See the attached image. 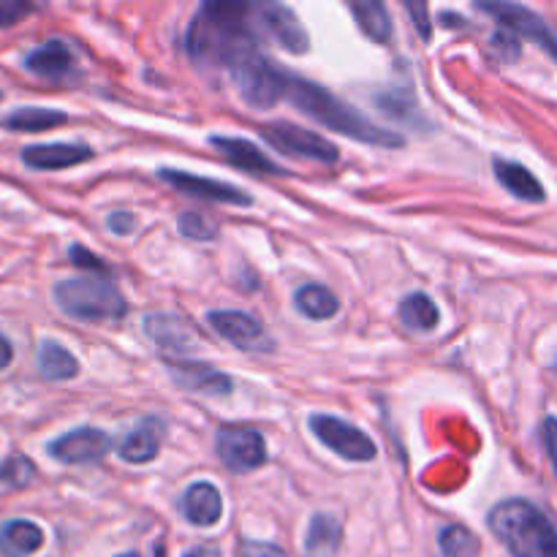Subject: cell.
Returning <instances> with one entry per match:
<instances>
[{
  "instance_id": "cell-1",
  "label": "cell",
  "mask_w": 557,
  "mask_h": 557,
  "mask_svg": "<svg viewBox=\"0 0 557 557\" xmlns=\"http://www.w3.org/2000/svg\"><path fill=\"white\" fill-rule=\"evenodd\" d=\"M253 16L256 5L248 3H205L190 22V58L232 69L239 58L259 49Z\"/></svg>"
},
{
  "instance_id": "cell-2",
  "label": "cell",
  "mask_w": 557,
  "mask_h": 557,
  "mask_svg": "<svg viewBox=\"0 0 557 557\" xmlns=\"http://www.w3.org/2000/svg\"><path fill=\"white\" fill-rule=\"evenodd\" d=\"M286 98L299 109V112L308 114L310 120H315L324 128L337 131V134L348 136L354 141H362V145L373 147H403V136L392 134V131L381 128V125L370 123L368 117L351 109L348 103H343L341 98L332 96L330 90L319 87L315 82L299 79V76L288 74V87Z\"/></svg>"
},
{
  "instance_id": "cell-3",
  "label": "cell",
  "mask_w": 557,
  "mask_h": 557,
  "mask_svg": "<svg viewBox=\"0 0 557 557\" xmlns=\"http://www.w3.org/2000/svg\"><path fill=\"white\" fill-rule=\"evenodd\" d=\"M490 531L511 557H557V528L531 500L511 498L490 511Z\"/></svg>"
},
{
  "instance_id": "cell-4",
  "label": "cell",
  "mask_w": 557,
  "mask_h": 557,
  "mask_svg": "<svg viewBox=\"0 0 557 557\" xmlns=\"http://www.w3.org/2000/svg\"><path fill=\"white\" fill-rule=\"evenodd\" d=\"M54 302L76 321H120L128 313L123 294L98 277H74L54 286Z\"/></svg>"
},
{
  "instance_id": "cell-5",
  "label": "cell",
  "mask_w": 557,
  "mask_h": 557,
  "mask_svg": "<svg viewBox=\"0 0 557 557\" xmlns=\"http://www.w3.org/2000/svg\"><path fill=\"white\" fill-rule=\"evenodd\" d=\"M228 71L237 82L243 101L250 103L253 109H270L286 96L288 74L277 71L275 63L261 49H253L245 58H239Z\"/></svg>"
},
{
  "instance_id": "cell-6",
  "label": "cell",
  "mask_w": 557,
  "mask_h": 557,
  "mask_svg": "<svg viewBox=\"0 0 557 557\" xmlns=\"http://www.w3.org/2000/svg\"><path fill=\"white\" fill-rule=\"evenodd\" d=\"M261 136H264V141H270L275 150L294 158H305V161L335 163L337 158H341V150H337L332 141L313 134V131L299 128V125L294 123H270L261 128Z\"/></svg>"
},
{
  "instance_id": "cell-7",
  "label": "cell",
  "mask_w": 557,
  "mask_h": 557,
  "mask_svg": "<svg viewBox=\"0 0 557 557\" xmlns=\"http://www.w3.org/2000/svg\"><path fill=\"white\" fill-rule=\"evenodd\" d=\"M310 430L315 433V438L332 449L335 455L346 457L354 462H370L375 457V444L354 424L343 422V419L330 417V413H315L310 417Z\"/></svg>"
},
{
  "instance_id": "cell-8",
  "label": "cell",
  "mask_w": 557,
  "mask_h": 557,
  "mask_svg": "<svg viewBox=\"0 0 557 557\" xmlns=\"http://www.w3.org/2000/svg\"><path fill=\"white\" fill-rule=\"evenodd\" d=\"M479 9L487 11L490 16H495V20H498L511 36L533 38L539 47L547 49V52L557 60V36L549 30L547 22H544L539 14H533L531 9L517 3H479Z\"/></svg>"
},
{
  "instance_id": "cell-9",
  "label": "cell",
  "mask_w": 557,
  "mask_h": 557,
  "mask_svg": "<svg viewBox=\"0 0 557 557\" xmlns=\"http://www.w3.org/2000/svg\"><path fill=\"white\" fill-rule=\"evenodd\" d=\"M218 457L232 473H250L267 462V441L256 430H223Z\"/></svg>"
},
{
  "instance_id": "cell-10",
  "label": "cell",
  "mask_w": 557,
  "mask_h": 557,
  "mask_svg": "<svg viewBox=\"0 0 557 557\" xmlns=\"http://www.w3.org/2000/svg\"><path fill=\"white\" fill-rule=\"evenodd\" d=\"M158 177L163 180L166 185H172L174 190L185 196H194V199H207V201H221V205H239L248 207L250 196L245 190L234 188V185L221 183V180H210L201 177V174H188V172H177V169H161Z\"/></svg>"
},
{
  "instance_id": "cell-11",
  "label": "cell",
  "mask_w": 557,
  "mask_h": 557,
  "mask_svg": "<svg viewBox=\"0 0 557 557\" xmlns=\"http://www.w3.org/2000/svg\"><path fill=\"white\" fill-rule=\"evenodd\" d=\"M112 449V438L103 430L82 428L74 433L60 435L58 441L49 444V455L63 466H82V462L101 460L107 451Z\"/></svg>"
},
{
  "instance_id": "cell-12",
  "label": "cell",
  "mask_w": 557,
  "mask_h": 557,
  "mask_svg": "<svg viewBox=\"0 0 557 557\" xmlns=\"http://www.w3.org/2000/svg\"><path fill=\"white\" fill-rule=\"evenodd\" d=\"M256 25L264 27L267 36L275 38L286 52L302 54L308 52L310 38L292 9L281 3H261L256 5Z\"/></svg>"
},
{
  "instance_id": "cell-13",
  "label": "cell",
  "mask_w": 557,
  "mask_h": 557,
  "mask_svg": "<svg viewBox=\"0 0 557 557\" xmlns=\"http://www.w3.org/2000/svg\"><path fill=\"white\" fill-rule=\"evenodd\" d=\"M210 326L223 341L243 348V351L270 348V337L264 335V326L253 315L243 313V310H215V313H210Z\"/></svg>"
},
{
  "instance_id": "cell-14",
  "label": "cell",
  "mask_w": 557,
  "mask_h": 557,
  "mask_svg": "<svg viewBox=\"0 0 557 557\" xmlns=\"http://www.w3.org/2000/svg\"><path fill=\"white\" fill-rule=\"evenodd\" d=\"M145 332L152 337L156 346L172 354H190L199 346V335L185 324L183 319L169 313H156L145 319Z\"/></svg>"
},
{
  "instance_id": "cell-15",
  "label": "cell",
  "mask_w": 557,
  "mask_h": 557,
  "mask_svg": "<svg viewBox=\"0 0 557 557\" xmlns=\"http://www.w3.org/2000/svg\"><path fill=\"white\" fill-rule=\"evenodd\" d=\"M210 145L215 150H221V156L226 161H232L234 166L245 169V172H259V174H286L275 161L264 156L253 141L239 139V136H212Z\"/></svg>"
},
{
  "instance_id": "cell-16",
  "label": "cell",
  "mask_w": 557,
  "mask_h": 557,
  "mask_svg": "<svg viewBox=\"0 0 557 557\" xmlns=\"http://www.w3.org/2000/svg\"><path fill=\"white\" fill-rule=\"evenodd\" d=\"M169 368H172L174 381L190 392H201V395H228L232 392V379L205 362L183 359V362H172Z\"/></svg>"
},
{
  "instance_id": "cell-17",
  "label": "cell",
  "mask_w": 557,
  "mask_h": 557,
  "mask_svg": "<svg viewBox=\"0 0 557 557\" xmlns=\"http://www.w3.org/2000/svg\"><path fill=\"white\" fill-rule=\"evenodd\" d=\"M183 515L190 525L210 528L221 520L223 500L221 493L210 482H196L183 495Z\"/></svg>"
},
{
  "instance_id": "cell-18",
  "label": "cell",
  "mask_w": 557,
  "mask_h": 557,
  "mask_svg": "<svg viewBox=\"0 0 557 557\" xmlns=\"http://www.w3.org/2000/svg\"><path fill=\"white\" fill-rule=\"evenodd\" d=\"M92 158L87 145H33L22 150V161L30 169H69Z\"/></svg>"
},
{
  "instance_id": "cell-19",
  "label": "cell",
  "mask_w": 557,
  "mask_h": 557,
  "mask_svg": "<svg viewBox=\"0 0 557 557\" xmlns=\"http://www.w3.org/2000/svg\"><path fill=\"white\" fill-rule=\"evenodd\" d=\"M25 69L41 79H63L74 69V54L63 41H47L27 54Z\"/></svg>"
},
{
  "instance_id": "cell-20",
  "label": "cell",
  "mask_w": 557,
  "mask_h": 557,
  "mask_svg": "<svg viewBox=\"0 0 557 557\" xmlns=\"http://www.w3.org/2000/svg\"><path fill=\"white\" fill-rule=\"evenodd\" d=\"M44 544V531L36 522L11 520L0 528V553L9 557H27L38 553Z\"/></svg>"
},
{
  "instance_id": "cell-21",
  "label": "cell",
  "mask_w": 557,
  "mask_h": 557,
  "mask_svg": "<svg viewBox=\"0 0 557 557\" xmlns=\"http://www.w3.org/2000/svg\"><path fill=\"white\" fill-rule=\"evenodd\" d=\"M493 169H495V177H498V183L504 185L509 194H515L517 199L544 201L542 183H539V180L533 177L525 166H520V163H515V161H506V158H498V161L493 163Z\"/></svg>"
},
{
  "instance_id": "cell-22",
  "label": "cell",
  "mask_w": 557,
  "mask_h": 557,
  "mask_svg": "<svg viewBox=\"0 0 557 557\" xmlns=\"http://www.w3.org/2000/svg\"><path fill=\"white\" fill-rule=\"evenodd\" d=\"M158 449H161V430H158V422H141L117 446L120 457L125 462H134V466L150 462L158 455Z\"/></svg>"
},
{
  "instance_id": "cell-23",
  "label": "cell",
  "mask_w": 557,
  "mask_h": 557,
  "mask_svg": "<svg viewBox=\"0 0 557 557\" xmlns=\"http://www.w3.org/2000/svg\"><path fill=\"white\" fill-rule=\"evenodd\" d=\"M343 528L332 515H315L310 520L308 536H305V553L308 557H332L341 547Z\"/></svg>"
},
{
  "instance_id": "cell-24",
  "label": "cell",
  "mask_w": 557,
  "mask_h": 557,
  "mask_svg": "<svg viewBox=\"0 0 557 557\" xmlns=\"http://www.w3.org/2000/svg\"><path fill=\"white\" fill-rule=\"evenodd\" d=\"M65 120H69V114L58 112V109L20 107L9 117H3V125L9 131H16V134H36V131H49L54 125H63Z\"/></svg>"
},
{
  "instance_id": "cell-25",
  "label": "cell",
  "mask_w": 557,
  "mask_h": 557,
  "mask_svg": "<svg viewBox=\"0 0 557 557\" xmlns=\"http://www.w3.org/2000/svg\"><path fill=\"white\" fill-rule=\"evenodd\" d=\"M38 370L47 381H69L79 373V362L69 348H63L54 341H44L38 351Z\"/></svg>"
},
{
  "instance_id": "cell-26",
  "label": "cell",
  "mask_w": 557,
  "mask_h": 557,
  "mask_svg": "<svg viewBox=\"0 0 557 557\" xmlns=\"http://www.w3.org/2000/svg\"><path fill=\"white\" fill-rule=\"evenodd\" d=\"M294 302H297L299 313L313 321H326L332 315H337V310H341V302H337L335 294L326 286H319V283H308V286L299 288Z\"/></svg>"
},
{
  "instance_id": "cell-27",
  "label": "cell",
  "mask_w": 557,
  "mask_h": 557,
  "mask_svg": "<svg viewBox=\"0 0 557 557\" xmlns=\"http://www.w3.org/2000/svg\"><path fill=\"white\" fill-rule=\"evenodd\" d=\"M351 14L357 16L359 30L375 44H386L392 36V20L386 14V5L379 0H362V3H351Z\"/></svg>"
},
{
  "instance_id": "cell-28",
  "label": "cell",
  "mask_w": 557,
  "mask_h": 557,
  "mask_svg": "<svg viewBox=\"0 0 557 557\" xmlns=\"http://www.w3.org/2000/svg\"><path fill=\"white\" fill-rule=\"evenodd\" d=\"M400 321L406 324V330L430 332L435 330V324H438V308H435V302L428 297V294L417 292L411 294V297L403 299Z\"/></svg>"
},
{
  "instance_id": "cell-29",
  "label": "cell",
  "mask_w": 557,
  "mask_h": 557,
  "mask_svg": "<svg viewBox=\"0 0 557 557\" xmlns=\"http://www.w3.org/2000/svg\"><path fill=\"white\" fill-rule=\"evenodd\" d=\"M438 544H441V553H444L446 557H476L479 555V539L462 525L444 528L438 536Z\"/></svg>"
},
{
  "instance_id": "cell-30",
  "label": "cell",
  "mask_w": 557,
  "mask_h": 557,
  "mask_svg": "<svg viewBox=\"0 0 557 557\" xmlns=\"http://www.w3.org/2000/svg\"><path fill=\"white\" fill-rule=\"evenodd\" d=\"M177 226L183 237L199 239V243H210V239H215L218 234L215 223H210L205 215H199V212H183Z\"/></svg>"
},
{
  "instance_id": "cell-31",
  "label": "cell",
  "mask_w": 557,
  "mask_h": 557,
  "mask_svg": "<svg viewBox=\"0 0 557 557\" xmlns=\"http://www.w3.org/2000/svg\"><path fill=\"white\" fill-rule=\"evenodd\" d=\"M33 11L30 3H20V0H0V27H11Z\"/></svg>"
},
{
  "instance_id": "cell-32",
  "label": "cell",
  "mask_w": 557,
  "mask_h": 557,
  "mask_svg": "<svg viewBox=\"0 0 557 557\" xmlns=\"http://www.w3.org/2000/svg\"><path fill=\"white\" fill-rule=\"evenodd\" d=\"M33 473H36V468H33L30 460H25V457H11L9 466H5V476H9L11 484H16V487L30 482Z\"/></svg>"
},
{
  "instance_id": "cell-33",
  "label": "cell",
  "mask_w": 557,
  "mask_h": 557,
  "mask_svg": "<svg viewBox=\"0 0 557 557\" xmlns=\"http://www.w3.org/2000/svg\"><path fill=\"white\" fill-rule=\"evenodd\" d=\"M542 444H544V449H547L549 462H553V468H555V473H557V419L555 417L544 419V424H542Z\"/></svg>"
},
{
  "instance_id": "cell-34",
  "label": "cell",
  "mask_w": 557,
  "mask_h": 557,
  "mask_svg": "<svg viewBox=\"0 0 557 557\" xmlns=\"http://www.w3.org/2000/svg\"><path fill=\"white\" fill-rule=\"evenodd\" d=\"M243 557H288V555L270 542H245Z\"/></svg>"
},
{
  "instance_id": "cell-35",
  "label": "cell",
  "mask_w": 557,
  "mask_h": 557,
  "mask_svg": "<svg viewBox=\"0 0 557 557\" xmlns=\"http://www.w3.org/2000/svg\"><path fill=\"white\" fill-rule=\"evenodd\" d=\"M69 256L76 267H85V270H103V261L98 259V256H92L87 248H82V245H71Z\"/></svg>"
},
{
  "instance_id": "cell-36",
  "label": "cell",
  "mask_w": 557,
  "mask_h": 557,
  "mask_svg": "<svg viewBox=\"0 0 557 557\" xmlns=\"http://www.w3.org/2000/svg\"><path fill=\"white\" fill-rule=\"evenodd\" d=\"M109 228H112L114 234H128L131 228H134V215H125V212H114V215L109 218Z\"/></svg>"
},
{
  "instance_id": "cell-37",
  "label": "cell",
  "mask_w": 557,
  "mask_h": 557,
  "mask_svg": "<svg viewBox=\"0 0 557 557\" xmlns=\"http://www.w3.org/2000/svg\"><path fill=\"white\" fill-rule=\"evenodd\" d=\"M408 14L417 16V25H419V33H422V38H430V22H428V5H408Z\"/></svg>"
},
{
  "instance_id": "cell-38",
  "label": "cell",
  "mask_w": 557,
  "mask_h": 557,
  "mask_svg": "<svg viewBox=\"0 0 557 557\" xmlns=\"http://www.w3.org/2000/svg\"><path fill=\"white\" fill-rule=\"evenodd\" d=\"M11 359H14V351H11V343L5 341L3 335H0V370L9 368Z\"/></svg>"
},
{
  "instance_id": "cell-39",
  "label": "cell",
  "mask_w": 557,
  "mask_h": 557,
  "mask_svg": "<svg viewBox=\"0 0 557 557\" xmlns=\"http://www.w3.org/2000/svg\"><path fill=\"white\" fill-rule=\"evenodd\" d=\"M183 557H221V553L215 547H210V544H199V547L188 549Z\"/></svg>"
},
{
  "instance_id": "cell-40",
  "label": "cell",
  "mask_w": 557,
  "mask_h": 557,
  "mask_svg": "<svg viewBox=\"0 0 557 557\" xmlns=\"http://www.w3.org/2000/svg\"><path fill=\"white\" fill-rule=\"evenodd\" d=\"M120 557H139V555H134V553H128V555H120Z\"/></svg>"
}]
</instances>
